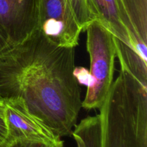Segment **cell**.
Wrapping results in <instances>:
<instances>
[{"instance_id":"obj_12","label":"cell","mask_w":147,"mask_h":147,"mask_svg":"<svg viewBox=\"0 0 147 147\" xmlns=\"http://www.w3.org/2000/svg\"><path fill=\"white\" fill-rule=\"evenodd\" d=\"M5 108V99L0 96V147L5 143L7 138Z\"/></svg>"},{"instance_id":"obj_4","label":"cell","mask_w":147,"mask_h":147,"mask_svg":"<svg viewBox=\"0 0 147 147\" xmlns=\"http://www.w3.org/2000/svg\"><path fill=\"white\" fill-rule=\"evenodd\" d=\"M36 28L63 47H76L83 31L67 0H33Z\"/></svg>"},{"instance_id":"obj_13","label":"cell","mask_w":147,"mask_h":147,"mask_svg":"<svg viewBox=\"0 0 147 147\" xmlns=\"http://www.w3.org/2000/svg\"><path fill=\"white\" fill-rule=\"evenodd\" d=\"M8 42L4 33L0 29V53L8 47Z\"/></svg>"},{"instance_id":"obj_10","label":"cell","mask_w":147,"mask_h":147,"mask_svg":"<svg viewBox=\"0 0 147 147\" xmlns=\"http://www.w3.org/2000/svg\"><path fill=\"white\" fill-rule=\"evenodd\" d=\"M67 1L70 4L79 26L83 31H85L90 23L95 20L89 9L88 0H67Z\"/></svg>"},{"instance_id":"obj_8","label":"cell","mask_w":147,"mask_h":147,"mask_svg":"<svg viewBox=\"0 0 147 147\" xmlns=\"http://www.w3.org/2000/svg\"><path fill=\"white\" fill-rule=\"evenodd\" d=\"M88 4L94 20L107 29L115 38L131 47L129 35L121 21L119 0H88Z\"/></svg>"},{"instance_id":"obj_5","label":"cell","mask_w":147,"mask_h":147,"mask_svg":"<svg viewBox=\"0 0 147 147\" xmlns=\"http://www.w3.org/2000/svg\"><path fill=\"white\" fill-rule=\"evenodd\" d=\"M5 99L7 138L5 142L32 141L47 144L58 143L61 139L29 111L20 98Z\"/></svg>"},{"instance_id":"obj_11","label":"cell","mask_w":147,"mask_h":147,"mask_svg":"<svg viewBox=\"0 0 147 147\" xmlns=\"http://www.w3.org/2000/svg\"><path fill=\"white\" fill-rule=\"evenodd\" d=\"M1 147H63V142L61 140L56 144H47L32 141H13L5 142Z\"/></svg>"},{"instance_id":"obj_9","label":"cell","mask_w":147,"mask_h":147,"mask_svg":"<svg viewBox=\"0 0 147 147\" xmlns=\"http://www.w3.org/2000/svg\"><path fill=\"white\" fill-rule=\"evenodd\" d=\"M73 136L77 147H101V121L100 115L88 116L76 126Z\"/></svg>"},{"instance_id":"obj_3","label":"cell","mask_w":147,"mask_h":147,"mask_svg":"<svg viewBox=\"0 0 147 147\" xmlns=\"http://www.w3.org/2000/svg\"><path fill=\"white\" fill-rule=\"evenodd\" d=\"M88 53L90 56V81L82 107L100 109L113 82L116 48L114 37L96 20L86 27Z\"/></svg>"},{"instance_id":"obj_7","label":"cell","mask_w":147,"mask_h":147,"mask_svg":"<svg viewBox=\"0 0 147 147\" xmlns=\"http://www.w3.org/2000/svg\"><path fill=\"white\" fill-rule=\"evenodd\" d=\"M119 7L131 47L147 63V0H119Z\"/></svg>"},{"instance_id":"obj_6","label":"cell","mask_w":147,"mask_h":147,"mask_svg":"<svg viewBox=\"0 0 147 147\" xmlns=\"http://www.w3.org/2000/svg\"><path fill=\"white\" fill-rule=\"evenodd\" d=\"M35 28L33 0H0V29L9 45L21 42Z\"/></svg>"},{"instance_id":"obj_1","label":"cell","mask_w":147,"mask_h":147,"mask_svg":"<svg viewBox=\"0 0 147 147\" xmlns=\"http://www.w3.org/2000/svg\"><path fill=\"white\" fill-rule=\"evenodd\" d=\"M75 68V47L58 45L35 29L0 53V96L22 99L61 139L71 133L82 108Z\"/></svg>"},{"instance_id":"obj_2","label":"cell","mask_w":147,"mask_h":147,"mask_svg":"<svg viewBox=\"0 0 147 147\" xmlns=\"http://www.w3.org/2000/svg\"><path fill=\"white\" fill-rule=\"evenodd\" d=\"M99 109L101 147H147V84L124 66Z\"/></svg>"}]
</instances>
